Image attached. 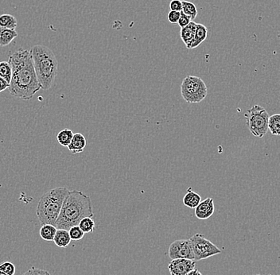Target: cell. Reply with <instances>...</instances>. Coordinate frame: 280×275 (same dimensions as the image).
<instances>
[{"mask_svg":"<svg viewBox=\"0 0 280 275\" xmlns=\"http://www.w3.org/2000/svg\"><path fill=\"white\" fill-rule=\"evenodd\" d=\"M8 62L12 68L10 94L23 100H30L42 89L34 69L31 51L19 49L11 55Z\"/></svg>","mask_w":280,"mask_h":275,"instance_id":"6da1fadb","label":"cell"},{"mask_svg":"<svg viewBox=\"0 0 280 275\" xmlns=\"http://www.w3.org/2000/svg\"><path fill=\"white\" fill-rule=\"evenodd\" d=\"M93 216L90 197L82 191L73 190L69 191L63 203L55 226L57 229L69 231L73 226L79 225L85 217H93Z\"/></svg>","mask_w":280,"mask_h":275,"instance_id":"7a4b0ae2","label":"cell"},{"mask_svg":"<svg viewBox=\"0 0 280 275\" xmlns=\"http://www.w3.org/2000/svg\"><path fill=\"white\" fill-rule=\"evenodd\" d=\"M34 69L43 90L53 87L58 73V61L53 52L43 45H36L30 50Z\"/></svg>","mask_w":280,"mask_h":275,"instance_id":"3957f363","label":"cell"},{"mask_svg":"<svg viewBox=\"0 0 280 275\" xmlns=\"http://www.w3.org/2000/svg\"><path fill=\"white\" fill-rule=\"evenodd\" d=\"M66 187H57L46 192L37 204V217L42 225H56L62 205L69 194Z\"/></svg>","mask_w":280,"mask_h":275,"instance_id":"277c9868","label":"cell"},{"mask_svg":"<svg viewBox=\"0 0 280 275\" xmlns=\"http://www.w3.org/2000/svg\"><path fill=\"white\" fill-rule=\"evenodd\" d=\"M181 94L187 103H198L207 96L208 88L198 76H187L182 83Z\"/></svg>","mask_w":280,"mask_h":275,"instance_id":"5b68a950","label":"cell"},{"mask_svg":"<svg viewBox=\"0 0 280 275\" xmlns=\"http://www.w3.org/2000/svg\"><path fill=\"white\" fill-rule=\"evenodd\" d=\"M247 126L252 135L263 138L268 131V112L259 105H255L245 114Z\"/></svg>","mask_w":280,"mask_h":275,"instance_id":"8992f818","label":"cell"},{"mask_svg":"<svg viewBox=\"0 0 280 275\" xmlns=\"http://www.w3.org/2000/svg\"><path fill=\"white\" fill-rule=\"evenodd\" d=\"M194 253V260L200 261L208 259L212 256H216L222 253V250L216 247L214 243L207 240L203 235H194L190 239Z\"/></svg>","mask_w":280,"mask_h":275,"instance_id":"52a82bcc","label":"cell"},{"mask_svg":"<svg viewBox=\"0 0 280 275\" xmlns=\"http://www.w3.org/2000/svg\"><path fill=\"white\" fill-rule=\"evenodd\" d=\"M170 259H187L194 260V253L190 240H175L169 247ZM195 261V260H194Z\"/></svg>","mask_w":280,"mask_h":275,"instance_id":"ba28073f","label":"cell"},{"mask_svg":"<svg viewBox=\"0 0 280 275\" xmlns=\"http://www.w3.org/2000/svg\"><path fill=\"white\" fill-rule=\"evenodd\" d=\"M196 261L192 259H173L168 265L170 275H186L195 269Z\"/></svg>","mask_w":280,"mask_h":275,"instance_id":"9c48e42d","label":"cell"},{"mask_svg":"<svg viewBox=\"0 0 280 275\" xmlns=\"http://www.w3.org/2000/svg\"><path fill=\"white\" fill-rule=\"evenodd\" d=\"M214 211V201L211 197H208L197 205L195 208V216L199 220H207L213 216Z\"/></svg>","mask_w":280,"mask_h":275,"instance_id":"30bf717a","label":"cell"},{"mask_svg":"<svg viewBox=\"0 0 280 275\" xmlns=\"http://www.w3.org/2000/svg\"><path fill=\"white\" fill-rule=\"evenodd\" d=\"M196 30H197V24L193 21L184 28H181V32H180L181 38L188 50H190V46L195 37Z\"/></svg>","mask_w":280,"mask_h":275,"instance_id":"8fae6325","label":"cell"},{"mask_svg":"<svg viewBox=\"0 0 280 275\" xmlns=\"http://www.w3.org/2000/svg\"><path fill=\"white\" fill-rule=\"evenodd\" d=\"M86 146H87L86 138L82 134L76 133L73 135L71 143L69 144L68 148L72 154H79L83 152Z\"/></svg>","mask_w":280,"mask_h":275,"instance_id":"7c38bea8","label":"cell"},{"mask_svg":"<svg viewBox=\"0 0 280 275\" xmlns=\"http://www.w3.org/2000/svg\"><path fill=\"white\" fill-rule=\"evenodd\" d=\"M202 201V197L197 193L193 192L191 187L188 188L186 195L183 197V204L187 208H196Z\"/></svg>","mask_w":280,"mask_h":275,"instance_id":"4fadbf2b","label":"cell"},{"mask_svg":"<svg viewBox=\"0 0 280 275\" xmlns=\"http://www.w3.org/2000/svg\"><path fill=\"white\" fill-rule=\"evenodd\" d=\"M72 240L69 236V231L66 229H57L53 242L61 248H66L71 243Z\"/></svg>","mask_w":280,"mask_h":275,"instance_id":"5bb4252c","label":"cell"},{"mask_svg":"<svg viewBox=\"0 0 280 275\" xmlns=\"http://www.w3.org/2000/svg\"><path fill=\"white\" fill-rule=\"evenodd\" d=\"M17 37L18 33L16 32V30L0 27V47H7Z\"/></svg>","mask_w":280,"mask_h":275,"instance_id":"9a60e30c","label":"cell"},{"mask_svg":"<svg viewBox=\"0 0 280 275\" xmlns=\"http://www.w3.org/2000/svg\"><path fill=\"white\" fill-rule=\"evenodd\" d=\"M208 36V29L206 26L201 24H197V30H196L195 37L190 46V50L197 48L203 41H206Z\"/></svg>","mask_w":280,"mask_h":275,"instance_id":"2e32d148","label":"cell"},{"mask_svg":"<svg viewBox=\"0 0 280 275\" xmlns=\"http://www.w3.org/2000/svg\"><path fill=\"white\" fill-rule=\"evenodd\" d=\"M57 228L52 224H44L40 228L39 234L41 238L46 241H53L57 233Z\"/></svg>","mask_w":280,"mask_h":275,"instance_id":"e0dca14e","label":"cell"},{"mask_svg":"<svg viewBox=\"0 0 280 275\" xmlns=\"http://www.w3.org/2000/svg\"><path fill=\"white\" fill-rule=\"evenodd\" d=\"M73 135H74V133H73V131H71V130L68 129V128L62 130L59 132L58 135H57V142H59L61 146L68 147L69 146V144L71 143Z\"/></svg>","mask_w":280,"mask_h":275,"instance_id":"ac0fdd59","label":"cell"},{"mask_svg":"<svg viewBox=\"0 0 280 275\" xmlns=\"http://www.w3.org/2000/svg\"><path fill=\"white\" fill-rule=\"evenodd\" d=\"M17 26H18V21L12 14H4L0 15V27L15 30Z\"/></svg>","mask_w":280,"mask_h":275,"instance_id":"d6986e66","label":"cell"},{"mask_svg":"<svg viewBox=\"0 0 280 275\" xmlns=\"http://www.w3.org/2000/svg\"><path fill=\"white\" fill-rule=\"evenodd\" d=\"M268 131L271 135H280V114L270 116L268 121Z\"/></svg>","mask_w":280,"mask_h":275,"instance_id":"ffe728a7","label":"cell"},{"mask_svg":"<svg viewBox=\"0 0 280 275\" xmlns=\"http://www.w3.org/2000/svg\"><path fill=\"white\" fill-rule=\"evenodd\" d=\"M182 2H183V11H182L186 15L190 17L192 21L195 19L197 16V9L195 4L189 2V1H186V0H183Z\"/></svg>","mask_w":280,"mask_h":275,"instance_id":"44dd1931","label":"cell"},{"mask_svg":"<svg viewBox=\"0 0 280 275\" xmlns=\"http://www.w3.org/2000/svg\"><path fill=\"white\" fill-rule=\"evenodd\" d=\"M0 76L8 83H11L12 78V68L8 61H1L0 62Z\"/></svg>","mask_w":280,"mask_h":275,"instance_id":"7402d4cb","label":"cell"},{"mask_svg":"<svg viewBox=\"0 0 280 275\" xmlns=\"http://www.w3.org/2000/svg\"><path fill=\"white\" fill-rule=\"evenodd\" d=\"M78 226L84 232L90 233L94 231L96 224L94 220H92V217H85L82 220Z\"/></svg>","mask_w":280,"mask_h":275,"instance_id":"603a6c76","label":"cell"},{"mask_svg":"<svg viewBox=\"0 0 280 275\" xmlns=\"http://www.w3.org/2000/svg\"><path fill=\"white\" fill-rule=\"evenodd\" d=\"M69 233L71 240H74V241L82 240L85 234L78 225L73 226L71 228H69Z\"/></svg>","mask_w":280,"mask_h":275,"instance_id":"cb8c5ba5","label":"cell"},{"mask_svg":"<svg viewBox=\"0 0 280 275\" xmlns=\"http://www.w3.org/2000/svg\"><path fill=\"white\" fill-rule=\"evenodd\" d=\"M0 270L8 275H14L15 273V266L11 262H5L0 264Z\"/></svg>","mask_w":280,"mask_h":275,"instance_id":"d4e9b609","label":"cell"},{"mask_svg":"<svg viewBox=\"0 0 280 275\" xmlns=\"http://www.w3.org/2000/svg\"><path fill=\"white\" fill-rule=\"evenodd\" d=\"M23 275H51L50 272L43 269L36 268L34 266H31L27 271Z\"/></svg>","mask_w":280,"mask_h":275,"instance_id":"484cf974","label":"cell"},{"mask_svg":"<svg viewBox=\"0 0 280 275\" xmlns=\"http://www.w3.org/2000/svg\"><path fill=\"white\" fill-rule=\"evenodd\" d=\"M180 16H181V12L179 11H170L167 15V18L170 24H176L178 23Z\"/></svg>","mask_w":280,"mask_h":275,"instance_id":"4316f807","label":"cell"},{"mask_svg":"<svg viewBox=\"0 0 280 275\" xmlns=\"http://www.w3.org/2000/svg\"><path fill=\"white\" fill-rule=\"evenodd\" d=\"M191 22V18H190V17L187 16V15H186L183 11H181V16H180L178 23H177L178 26H179L181 28H184L186 26H188Z\"/></svg>","mask_w":280,"mask_h":275,"instance_id":"83f0119b","label":"cell"},{"mask_svg":"<svg viewBox=\"0 0 280 275\" xmlns=\"http://www.w3.org/2000/svg\"><path fill=\"white\" fill-rule=\"evenodd\" d=\"M170 11H183V2L182 0H172L170 3Z\"/></svg>","mask_w":280,"mask_h":275,"instance_id":"f1b7e54d","label":"cell"},{"mask_svg":"<svg viewBox=\"0 0 280 275\" xmlns=\"http://www.w3.org/2000/svg\"><path fill=\"white\" fill-rule=\"evenodd\" d=\"M9 88L10 83L0 76V93H3L4 91L7 90V89H9Z\"/></svg>","mask_w":280,"mask_h":275,"instance_id":"f546056e","label":"cell"},{"mask_svg":"<svg viewBox=\"0 0 280 275\" xmlns=\"http://www.w3.org/2000/svg\"><path fill=\"white\" fill-rule=\"evenodd\" d=\"M186 275H202V273L197 269H193V270H191L190 273H187Z\"/></svg>","mask_w":280,"mask_h":275,"instance_id":"4dcf8cb0","label":"cell"},{"mask_svg":"<svg viewBox=\"0 0 280 275\" xmlns=\"http://www.w3.org/2000/svg\"><path fill=\"white\" fill-rule=\"evenodd\" d=\"M0 275H8L7 273H4V271H2V270H0Z\"/></svg>","mask_w":280,"mask_h":275,"instance_id":"1f68e13d","label":"cell"},{"mask_svg":"<svg viewBox=\"0 0 280 275\" xmlns=\"http://www.w3.org/2000/svg\"><path fill=\"white\" fill-rule=\"evenodd\" d=\"M257 275H261V274H257Z\"/></svg>","mask_w":280,"mask_h":275,"instance_id":"d6a6232c","label":"cell"},{"mask_svg":"<svg viewBox=\"0 0 280 275\" xmlns=\"http://www.w3.org/2000/svg\"><path fill=\"white\" fill-rule=\"evenodd\" d=\"M269 275H271V274H269Z\"/></svg>","mask_w":280,"mask_h":275,"instance_id":"836d02e7","label":"cell"}]
</instances>
